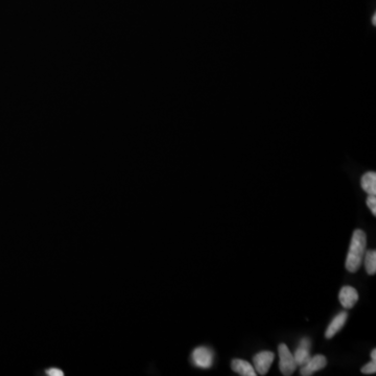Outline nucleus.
Segmentation results:
<instances>
[{"label": "nucleus", "mask_w": 376, "mask_h": 376, "mask_svg": "<svg viewBox=\"0 0 376 376\" xmlns=\"http://www.w3.org/2000/svg\"><path fill=\"white\" fill-rule=\"evenodd\" d=\"M366 245L367 239L365 232L360 229L354 230L352 237H351L350 247L345 263L346 269L349 272L354 273L359 269V266L361 265L363 260V255H365L366 252Z\"/></svg>", "instance_id": "nucleus-1"}, {"label": "nucleus", "mask_w": 376, "mask_h": 376, "mask_svg": "<svg viewBox=\"0 0 376 376\" xmlns=\"http://www.w3.org/2000/svg\"><path fill=\"white\" fill-rule=\"evenodd\" d=\"M279 353V369L284 376L292 375L296 368L298 367L295 361L293 353L285 344H280L278 346Z\"/></svg>", "instance_id": "nucleus-2"}, {"label": "nucleus", "mask_w": 376, "mask_h": 376, "mask_svg": "<svg viewBox=\"0 0 376 376\" xmlns=\"http://www.w3.org/2000/svg\"><path fill=\"white\" fill-rule=\"evenodd\" d=\"M192 362L202 369H209L213 363V352L208 347H198L191 353Z\"/></svg>", "instance_id": "nucleus-3"}, {"label": "nucleus", "mask_w": 376, "mask_h": 376, "mask_svg": "<svg viewBox=\"0 0 376 376\" xmlns=\"http://www.w3.org/2000/svg\"><path fill=\"white\" fill-rule=\"evenodd\" d=\"M274 358L275 354L271 352V351H261V352H258L257 354L254 355L253 363L256 373L260 375H265L268 373L274 361Z\"/></svg>", "instance_id": "nucleus-4"}, {"label": "nucleus", "mask_w": 376, "mask_h": 376, "mask_svg": "<svg viewBox=\"0 0 376 376\" xmlns=\"http://www.w3.org/2000/svg\"><path fill=\"white\" fill-rule=\"evenodd\" d=\"M327 365V358L322 354H317L310 356V358L306 361V363L301 366L300 374L302 376H310L314 372L322 370Z\"/></svg>", "instance_id": "nucleus-5"}, {"label": "nucleus", "mask_w": 376, "mask_h": 376, "mask_svg": "<svg viewBox=\"0 0 376 376\" xmlns=\"http://www.w3.org/2000/svg\"><path fill=\"white\" fill-rule=\"evenodd\" d=\"M310 347H311V342L310 339L307 337L302 338L298 347L295 350L294 358L297 363V366H303L306 361L310 358Z\"/></svg>", "instance_id": "nucleus-6"}, {"label": "nucleus", "mask_w": 376, "mask_h": 376, "mask_svg": "<svg viewBox=\"0 0 376 376\" xmlns=\"http://www.w3.org/2000/svg\"><path fill=\"white\" fill-rule=\"evenodd\" d=\"M338 299L345 308H352L358 300V293L354 287L346 285L339 290Z\"/></svg>", "instance_id": "nucleus-7"}, {"label": "nucleus", "mask_w": 376, "mask_h": 376, "mask_svg": "<svg viewBox=\"0 0 376 376\" xmlns=\"http://www.w3.org/2000/svg\"><path fill=\"white\" fill-rule=\"evenodd\" d=\"M348 318V314L346 311H341L337 313L336 316L332 319L330 324L327 327V329L325 331V337L326 338H331L334 336L339 330L343 328V326L345 325L346 321Z\"/></svg>", "instance_id": "nucleus-8"}, {"label": "nucleus", "mask_w": 376, "mask_h": 376, "mask_svg": "<svg viewBox=\"0 0 376 376\" xmlns=\"http://www.w3.org/2000/svg\"><path fill=\"white\" fill-rule=\"evenodd\" d=\"M231 368L234 372L241 376H256V371L251 363L247 360L234 358L231 361Z\"/></svg>", "instance_id": "nucleus-9"}, {"label": "nucleus", "mask_w": 376, "mask_h": 376, "mask_svg": "<svg viewBox=\"0 0 376 376\" xmlns=\"http://www.w3.org/2000/svg\"><path fill=\"white\" fill-rule=\"evenodd\" d=\"M361 188L365 190L369 196L376 195V174L374 172H368L361 177L360 181Z\"/></svg>", "instance_id": "nucleus-10"}, {"label": "nucleus", "mask_w": 376, "mask_h": 376, "mask_svg": "<svg viewBox=\"0 0 376 376\" xmlns=\"http://www.w3.org/2000/svg\"><path fill=\"white\" fill-rule=\"evenodd\" d=\"M365 268L369 275H374L376 273V251L370 250L365 252Z\"/></svg>", "instance_id": "nucleus-11"}, {"label": "nucleus", "mask_w": 376, "mask_h": 376, "mask_svg": "<svg viewBox=\"0 0 376 376\" xmlns=\"http://www.w3.org/2000/svg\"><path fill=\"white\" fill-rule=\"evenodd\" d=\"M376 372V361L372 360L361 368V373L363 374H374Z\"/></svg>", "instance_id": "nucleus-12"}, {"label": "nucleus", "mask_w": 376, "mask_h": 376, "mask_svg": "<svg viewBox=\"0 0 376 376\" xmlns=\"http://www.w3.org/2000/svg\"><path fill=\"white\" fill-rule=\"evenodd\" d=\"M367 205L369 209L371 210L372 214L375 216L376 215V198L375 196H369L367 198Z\"/></svg>", "instance_id": "nucleus-13"}, {"label": "nucleus", "mask_w": 376, "mask_h": 376, "mask_svg": "<svg viewBox=\"0 0 376 376\" xmlns=\"http://www.w3.org/2000/svg\"><path fill=\"white\" fill-rule=\"evenodd\" d=\"M46 374L50 376H63V371L59 368H51L46 371Z\"/></svg>", "instance_id": "nucleus-14"}, {"label": "nucleus", "mask_w": 376, "mask_h": 376, "mask_svg": "<svg viewBox=\"0 0 376 376\" xmlns=\"http://www.w3.org/2000/svg\"><path fill=\"white\" fill-rule=\"evenodd\" d=\"M371 358H372V360L376 361V349H373V350H372V352H371Z\"/></svg>", "instance_id": "nucleus-15"}, {"label": "nucleus", "mask_w": 376, "mask_h": 376, "mask_svg": "<svg viewBox=\"0 0 376 376\" xmlns=\"http://www.w3.org/2000/svg\"><path fill=\"white\" fill-rule=\"evenodd\" d=\"M372 22H373V24L375 26V24H376V16H375V15H374L373 18H372Z\"/></svg>", "instance_id": "nucleus-16"}]
</instances>
